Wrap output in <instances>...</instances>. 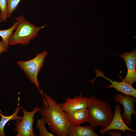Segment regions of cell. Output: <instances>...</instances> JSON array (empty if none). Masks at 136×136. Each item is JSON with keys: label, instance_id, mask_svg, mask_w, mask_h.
I'll return each instance as SVG.
<instances>
[{"label": "cell", "instance_id": "cell-19", "mask_svg": "<svg viewBox=\"0 0 136 136\" xmlns=\"http://www.w3.org/2000/svg\"><path fill=\"white\" fill-rule=\"evenodd\" d=\"M8 48L5 45L2 40L0 41V54L3 52H7Z\"/></svg>", "mask_w": 136, "mask_h": 136}, {"label": "cell", "instance_id": "cell-11", "mask_svg": "<svg viewBox=\"0 0 136 136\" xmlns=\"http://www.w3.org/2000/svg\"><path fill=\"white\" fill-rule=\"evenodd\" d=\"M65 113L69 120L71 126L80 125L88 122L89 115L87 108Z\"/></svg>", "mask_w": 136, "mask_h": 136}, {"label": "cell", "instance_id": "cell-20", "mask_svg": "<svg viewBox=\"0 0 136 136\" xmlns=\"http://www.w3.org/2000/svg\"><path fill=\"white\" fill-rule=\"evenodd\" d=\"M3 22L1 14L0 13V23H3Z\"/></svg>", "mask_w": 136, "mask_h": 136}, {"label": "cell", "instance_id": "cell-6", "mask_svg": "<svg viewBox=\"0 0 136 136\" xmlns=\"http://www.w3.org/2000/svg\"><path fill=\"white\" fill-rule=\"evenodd\" d=\"M136 98L131 95H124L119 93L114 96L113 99L116 103L122 104L124 108V112L121 115L122 119L125 123L130 126L131 124V116L134 115L136 112L134 109V104L136 103Z\"/></svg>", "mask_w": 136, "mask_h": 136}, {"label": "cell", "instance_id": "cell-9", "mask_svg": "<svg viewBox=\"0 0 136 136\" xmlns=\"http://www.w3.org/2000/svg\"><path fill=\"white\" fill-rule=\"evenodd\" d=\"M121 109L118 105L115 106V112L113 119L109 125L106 127L102 128L100 131L101 135H104L107 131L111 130L116 129L122 131L125 134L126 130L136 132V131L128 127L123 121L121 114Z\"/></svg>", "mask_w": 136, "mask_h": 136}, {"label": "cell", "instance_id": "cell-13", "mask_svg": "<svg viewBox=\"0 0 136 136\" xmlns=\"http://www.w3.org/2000/svg\"><path fill=\"white\" fill-rule=\"evenodd\" d=\"M20 110V107L18 106L13 114L10 116H5L0 113L2 117L0 121V136L5 135L4 131V128L6 124L8 121L12 120H19L22 119V117L18 115Z\"/></svg>", "mask_w": 136, "mask_h": 136}, {"label": "cell", "instance_id": "cell-18", "mask_svg": "<svg viewBox=\"0 0 136 136\" xmlns=\"http://www.w3.org/2000/svg\"><path fill=\"white\" fill-rule=\"evenodd\" d=\"M109 130L105 133L106 134L110 136H121V130H119L114 129Z\"/></svg>", "mask_w": 136, "mask_h": 136}, {"label": "cell", "instance_id": "cell-2", "mask_svg": "<svg viewBox=\"0 0 136 136\" xmlns=\"http://www.w3.org/2000/svg\"><path fill=\"white\" fill-rule=\"evenodd\" d=\"M88 107V122L93 127H99L105 128L112 121L114 114L110 105L93 95L89 97Z\"/></svg>", "mask_w": 136, "mask_h": 136}, {"label": "cell", "instance_id": "cell-4", "mask_svg": "<svg viewBox=\"0 0 136 136\" xmlns=\"http://www.w3.org/2000/svg\"><path fill=\"white\" fill-rule=\"evenodd\" d=\"M47 52L43 51L37 54L34 58L27 61H19L17 63L22 69L29 80L36 87L40 93L38 75L43 66Z\"/></svg>", "mask_w": 136, "mask_h": 136}, {"label": "cell", "instance_id": "cell-3", "mask_svg": "<svg viewBox=\"0 0 136 136\" xmlns=\"http://www.w3.org/2000/svg\"><path fill=\"white\" fill-rule=\"evenodd\" d=\"M15 20L18 23L15 32L9 38L8 43L10 45H27L31 40L38 36L40 30L47 25L40 27H37L25 20L22 15L17 17Z\"/></svg>", "mask_w": 136, "mask_h": 136}, {"label": "cell", "instance_id": "cell-8", "mask_svg": "<svg viewBox=\"0 0 136 136\" xmlns=\"http://www.w3.org/2000/svg\"><path fill=\"white\" fill-rule=\"evenodd\" d=\"M82 94V92H80L78 96H75L73 98L67 97L65 102L58 104L65 113L87 109L89 97H83Z\"/></svg>", "mask_w": 136, "mask_h": 136}, {"label": "cell", "instance_id": "cell-14", "mask_svg": "<svg viewBox=\"0 0 136 136\" xmlns=\"http://www.w3.org/2000/svg\"><path fill=\"white\" fill-rule=\"evenodd\" d=\"M18 22L17 21L9 28L6 29L0 30V36L2 38V41L5 45L8 48L9 45V41L11 36L13 34L14 30L16 28Z\"/></svg>", "mask_w": 136, "mask_h": 136}, {"label": "cell", "instance_id": "cell-17", "mask_svg": "<svg viewBox=\"0 0 136 136\" xmlns=\"http://www.w3.org/2000/svg\"><path fill=\"white\" fill-rule=\"evenodd\" d=\"M0 9L3 21L5 22L7 18L6 0H0Z\"/></svg>", "mask_w": 136, "mask_h": 136}, {"label": "cell", "instance_id": "cell-15", "mask_svg": "<svg viewBox=\"0 0 136 136\" xmlns=\"http://www.w3.org/2000/svg\"><path fill=\"white\" fill-rule=\"evenodd\" d=\"M45 120L43 117L41 119L38 118L36 122V127L38 129L40 136H54L52 132H48L45 125Z\"/></svg>", "mask_w": 136, "mask_h": 136}, {"label": "cell", "instance_id": "cell-16", "mask_svg": "<svg viewBox=\"0 0 136 136\" xmlns=\"http://www.w3.org/2000/svg\"><path fill=\"white\" fill-rule=\"evenodd\" d=\"M21 0H6L7 18H9L13 12L17 8V6Z\"/></svg>", "mask_w": 136, "mask_h": 136}, {"label": "cell", "instance_id": "cell-12", "mask_svg": "<svg viewBox=\"0 0 136 136\" xmlns=\"http://www.w3.org/2000/svg\"><path fill=\"white\" fill-rule=\"evenodd\" d=\"M92 126L80 125L70 126L68 131V136H98L94 130Z\"/></svg>", "mask_w": 136, "mask_h": 136}, {"label": "cell", "instance_id": "cell-7", "mask_svg": "<svg viewBox=\"0 0 136 136\" xmlns=\"http://www.w3.org/2000/svg\"><path fill=\"white\" fill-rule=\"evenodd\" d=\"M123 58L127 68V73L126 77L123 79L121 76L119 77L126 83L132 86L136 82V50H133L131 51L125 52L120 54L117 53Z\"/></svg>", "mask_w": 136, "mask_h": 136}, {"label": "cell", "instance_id": "cell-10", "mask_svg": "<svg viewBox=\"0 0 136 136\" xmlns=\"http://www.w3.org/2000/svg\"><path fill=\"white\" fill-rule=\"evenodd\" d=\"M106 80L109 81L111 83L107 86L108 88H115L117 91L121 92L125 95H131L136 98V89L132 86H131L123 80L121 82H119L116 81H113L110 78L106 77L104 74L101 76Z\"/></svg>", "mask_w": 136, "mask_h": 136}, {"label": "cell", "instance_id": "cell-5", "mask_svg": "<svg viewBox=\"0 0 136 136\" xmlns=\"http://www.w3.org/2000/svg\"><path fill=\"white\" fill-rule=\"evenodd\" d=\"M23 112L22 119L15 123L14 131L17 132L16 136H36L33 132V125L35 114L41 110L39 107H35L33 110L28 112L20 106Z\"/></svg>", "mask_w": 136, "mask_h": 136}, {"label": "cell", "instance_id": "cell-1", "mask_svg": "<svg viewBox=\"0 0 136 136\" xmlns=\"http://www.w3.org/2000/svg\"><path fill=\"white\" fill-rule=\"evenodd\" d=\"M41 94L43 106L39 112L48 125L49 129L57 136H67L71 126L65 112L51 96L43 91Z\"/></svg>", "mask_w": 136, "mask_h": 136}]
</instances>
